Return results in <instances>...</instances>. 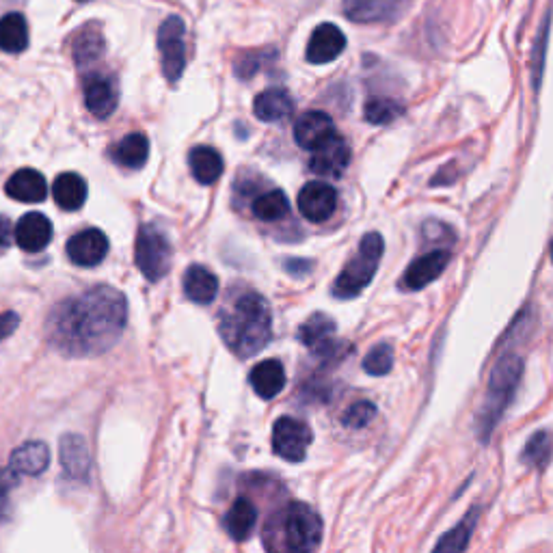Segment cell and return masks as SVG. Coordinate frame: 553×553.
I'll return each mask as SVG.
<instances>
[{
	"label": "cell",
	"instance_id": "cell-1",
	"mask_svg": "<svg viewBox=\"0 0 553 553\" xmlns=\"http://www.w3.org/2000/svg\"><path fill=\"white\" fill-rule=\"evenodd\" d=\"M126 320V296L111 286H93L52 307L46 337L67 357H96L119 342Z\"/></svg>",
	"mask_w": 553,
	"mask_h": 553
},
{
	"label": "cell",
	"instance_id": "cell-2",
	"mask_svg": "<svg viewBox=\"0 0 553 553\" xmlns=\"http://www.w3.org/2000/svg\"><path fill=\"white\" fill-rule=\"evenodd\" d=\"M273 314L268 301L255 290L229 294L219 314V333L225 346L240 359L258 355L271 340Z\"/></svg>",
	"mask_w": 553,
	"mask_h": 553
},
{
	"label": "cell",
	"instance_id": "cell-3",
	"mask_svg": "<svg viewBox=\"0 0 553 553\" xmlns=\"http://www.w3.org/2000/svg\"><path fill=\"white\" fill-rule=\"evenodd\" d=\"M322 541V519L303 502H290L266 521L268 553H314Z\"/></svg>",
	"mask_w": 553,
	"mask_h": 553
},
{
	"label": "cell",
	"instance_id": "cell-4",
	"mask_svg": "<svg viewBox=\"0 0 553 553\" xmlns=\"http://www.w3.org/2000/svg\"><path fill=\"white\" fill-rule=\"evenodd\" d=\"M521 376H523V359L519 355L508 353L497 359L489 376L487 396H484L482 409L476 417L482 443L489 441L497 422L502 420V415L506 413L508 404L521 383Z\"/></svg>",
	"mask_w": 553,
	"mask_h": 553
},
{
	"label": "cell",
	"instance_id": "cell-5",
	"mask_svg": "<svg viewBox=\"0 0 553 553\" xmlns=\"http://www.w3.org/2000/svg\"><path fill=\"white\" fill-rule=\"evenodd\" d=\"M385 251V240L381 234L370 232L361 238L357 255L350 260L340 277L333 283V294L337 299H355L370 286L376 275V268L381 264Z\"/></svg>",
	"mask_w": 553,
	"mask_h": 553
},
{
	"label": "cell",
	"instance_id": "cell-6",
	"mask_svg": "<svg viewBox=\"0 0 553 553\" xmlns=\"http://www.w3.org/2000/svg\"><path fill=\"white\" fill-rule=\"evenodd\" d=\"M173 249L163 229L156 225H141L134 247V260L147 281H160L171 268Z\"/></svg>",
	"mask_w": 553,
	"mask_h": 553
},
{
	"label": "cell",
	"instance_id": "cell-7",
	"mask_svg": "<svg viewBox=\"0 0 553 553\" xmlns=\"http://www.w3.org/2000/svg\"><path fill=\"white\" fill-rule=\"evenodd\" d=\"M186 26L182 18L171 16L158 29V50L163 74L169 83H178L186 70Z\"/></svg>",
	"mask_w": 553,
	"mask_h": 553
},
{
	"label": "cell",
	"instance_id": "cell-8",
	"mask_svg": "<svg viewBox=\"0 0 553 553\" xmlns=\"http://www.w3.org/2000/svg\"><path fill=\"white\" fill-rule=\"evenodd\" d=\"M312 441V428L296 417H279L273 426V450L288 463H301Z\"/></svg>",
	"mask_w": 553,
	"mask_h": 553
},
{
	"label": "cell",
	"instance_id": "cell-9",
	"mask_svg": "<svg viewBox=\"0 0 553 553\" xmlns=\"http://www.w3.org/2000/svg\"><path fill=\"white\" fill-rule=\"evenodd\" d=\"M335 320L327 314H312L303 325L299 327V340L305 344L314 355L318 357H331V359H342L346 357V350L342 353L340 346L346 342L333 340L335 333Z\"/></svg>",
	"mask_w": 553,
	"mask_h": 553
},
{
	"label": "cell",
	"instance_id": "cell-10",
	"mask_svg": "<svg viewBox=\"0 0 553 553\" xmlns=\"http://www.w3.org/2000/svg\"><path fill=\"white\" fill-rule=\"evenodd\" d=\"M411 0H342V13L357 24H385L398 20Z\"/></svg>",
	"mask_w": 553,
	"mask_h": 553
},
{
	"label": "cell",
	"instance_id": "cell-11",
	"mask_svg": "<svg viewBox=\"0 0 553 553\" xmlns=\"http://www.w3.org/2000/svg\"><path fill=\"white\" fill-rule=\"evenodd\" d=\"M348 165H350V147L337 132L329 141L316 147L312 152V158H309V169L318 173L320 178H342Z\"/></svg>",
	"mask_w": 553,
	"mask_h": 553
},
{
	"label": "cell",
	"instance_id": "cell-12",
	"mask_svg": "<svg viewBox=\"0 0 553 553\" xmlns=\"http://www.w3.org/2000/svg\"><path fill=\"white\" fill-rule=\"evenodd\" d=\"M337 208V193L327 182H307L299 193V210L309 223H325Z\"/></svg>",
	"mask_w": 553,
	"mask_h": 553
},
{
	"label": "cell",
	"instance_id": "cell-13",
	"mask_svg": "<svg viewBox=\"0 0 553 553\" xmlns=\"http://www.w3.org/2000/svg\"><path fill=\"white\" fill-rule=\"evenodd\" d=\"M450 260L452 255L445 249H435L422 255V258L413 260L400 279V288L407 292H417L426 288L428 283H433L445 271V266L450 264Z\"/></svg>",
	"mask_w": 553,
	"mask_h": 553
},
{
	"label": "cell",
	"instance_id": "cell-14",
	"mask_svg": "<svg viewBox=\"0 0 553 553\" xmlns=\"http://www.w3.org/2000/svg\"><path fill=\"white\" fill-rule=\"evenodd\" d=\"M65 251L67 258L76 266H98L106 258V253H109V238L96 227L83 229V232H78L67 240Z\"/></svg>",
	"mask_w": 553,
	"mask_h": 553
},
{
	"label": "cell",
	"instance_id": "cell-15",
	"mask_svg": "<svg viewBox=\"0 0 553 553\" xmlns=\"http://www.w3.org/2000/svg\"><path fill=\"white\" fill-rule=\"evenodd\" d=\"M346 50V37L335 24L325 22L314 29L307 42L305 57L312 65L333 63Z\"/></svg>",
	"mask_w": 553,
	"mask_h": 553
},
{
	"label": "cell",
	"instance_id": "cell-16",
	"mask_svg": "<svg viewBox=\"0 0 553 553\" xmlns=\"http://www.w3.org/2000/svg\"><path fill=\"white\" fill-rule=\"evenodd\" d=\"M335 134L333 119L322 111H307L294 124V141L303 150L314 152Z\"/></svg>",
	"mask_w": 553,
	"mask_h": 553
},
{
	"label": "cell",
	"instance_id": "cell-17",
	"mask_svg": "<svg viewBox=\"0 0 553 553\" xmlns=\"http://www.w3.org/2000/svg\"><path fill=\"white\" fill-rule=\"evenodd\" d=\"M13 240L26 253L44 251L52 240V223L39 212H29L13 227Z\"/></svg>",
	"mask_w": 553,
	"mask_h": 553
},
{
	"label": "cell",
	"instance_id": "cell-18",
	"mask_svg": "<svg viewBox=\"0 0 553 553\" xmlns=\"http://www.w3.org/2000/svg\"><path fill=\"white\" fill-rule=\"evenodd\" d=\"M59 463L67 478L85 480L91 469V456L85 437H80L76 433L63 435L59 443Z\"/></svg>",
	"mask_w": 553,
	"mask_h": 553
},
{
	"label": "cell",
	"instance_id": "cell-19",
	"mask_svg": "<svg viewBox=\"0 0 553 553\" xmlns=\"http://www.w3.org/2000/svg\"><path fill=\"white\" fill-rule=\"evenodd\" d=\"M83 93H85L87 111L93 117L106 119L117 109V89L111 78H106L102 74H91L85 80Z\"/></svg>",
	"mask_w": 553,
	"mask_h": 553
},
{
	"label": "cell",
	"instance_id": "cell-20",
	"mask_svg": "<svg viewBox=\"0 0 553 553\" xmlns=\"http://www.w3.org/2000/svg\"><path fill=\"white\" fill-rule=\"evenodd\" d=\"M5 191L11 199L22 201V204H42L48 195V182L35 169H20L7 180Z\"/></svg>",
	"mask_w": 553,
	"mask_h": 553
},
{
	"label": "cell",
	"instance_id": "cell-21",
	"mask_svg": "<svg viewBox=\"0 0 553 553\" xmlns=\"http://www.w3.org/2000/svg\"><path fill=\"white\" fill-rule=\"evenodd\" d=\"M253 113L260 121H266V124H281V121L292 117L294 100L290 93L281 87L266 89L255 96Z\"/></svg>",
	"mask_w": 553,
	"mask_h": 553
},
{
	"label": "cell",
	"instance_id": "cell-22",
	"mask_svg": "<svg viewBox=\"0 0 553 553\" xmlns=\"http://www.w3.org/2000/svg\"><path fill=\"white\" fill-rule=\"evenodd\" d=\"M50 465V450L42 441H26L20 448L13 450L9 467L18 476H39Z\"/></svg>",
	"mask_w": 553,
	"mask_h": 553
},
{
	"label": "cell",
	"instance_id": "cell-23",
	"mask_svg": "<svg viewBox=\"0 0 553 553\" xmlns=\"http://www.w3.org/2000/svg\"><path fill=\"white\" fill-rule=\"evenodd\" d=\"M184 294L197 305H208L217 299L219 279L206 266H188L184 273Z\"/></svg>",
	"mask_w": 553,
	"mask_h": 553
},
{
	"label": "cell",
	"instance_id": "cell-24",
	"mask_svg": "<svg viewBox=\"0 0 553 553\" xmlns=\"http://www.w3.org/2000/svg\"><path fill=\"white\" fill-rule=\"evenodd\" d=\"M249 383L255 389V394L264 400H273L286 387V372H283L281 361L266 359L260 361L249 374Z\"/></svg>",
	"mask_w": 553,
	"mask_h": 553
},
{
	"label": "cell",
	"instance_id": "cell-25",
	"mask_svg": "<svg viewBox=\"0 0 553 553\" xmlns=\"http://www.w3.org/2000/svg\"><path fill=\"white\" fill-rule=\"evenodd\" d=\"M188 165H191L193 178L204 186H210L217 182L225 169L223 156L210 145L193 147L191 154H188Z\"/></svg>",
	"mask_w": 553,
	"mask_h": 553
},
{
	"label": "cell",
	"instance_id": "cell-26",
	"mask_svg": "<svg viewBox=\"0 0 553 553\" xmlns=\"http://www.w3.org/2000/svg\"><path fill=\"white\" fill-rule=\"evenodd\" d=\"M111 156L124 169H141L150 156V141L143 132H130L111 147Z\"/></svg>",
	"mask_w": 553,
	"mask_h": 553
},
{
	"label": "cell",
	"instance_id": "cell-27",
	"mask_svg": "<svg viewBox=\"0 0 553 553\" xmlns=\"http://www.w3.org/2000/svg\"><path fill=\"white\" fill-rule=\"evenodd\" d=\"M52 197L61 210H80L87 201V184L78 173H61L52 184Z\"/></svg>",
	"mask_w": 553,
	"mask_h": 553
},
{
	"label": "cell",
	"instance_id": "cell-28",
	"mask_svg": "<svg viewBox=\"0 0 553 553\" xmlns=\"http://www.w3.org/2000/svg\"><path fill=\"white\" fill-rule=\"evenodd\" d=\"M255 521H258V510H255V506L247 497H238L225 515V530L234 538V541L242 543L251 536Z\"/></svg>",
	"mask_w": 553,
	"mask_h": 553
},
{
	"label": "cell",
	"instance_id": "cell-29",
	"mask_svg": "<svg viewBox=\"0 0 553 553\" xmlns=\"http://www.w3.org/2000/svg\"><path fill=\"white\" fill-rule=\"evenodd\" d=\"M478 508H471L467 515L463 517V521H458L450 532H445L439 543L435 545L433 553H465V549L469 547L471 536L476 532V523H478Z\"/></svg>",
	"mask_w": 553,
	"mask_h": 553
},
{
	"label": "cell",
	"instance_id": "cell-30",
	"mask_svg": "<svg viewBox=\"0 0 553 553\" xmlns=\"http://www.w3.org/2000/svg\"><path fill=\"white\" fill-rule=\"evenodd\" d=\"M29 46V24L22 13H7L0 18V50L9 55H18Z\"/></svg>",
	"mask_w": 553,
	"mask_h": 553
},
{
	"label": "cell",
	"instance_id": "cell-31",
	"mask_svg": "<svg viewBox=\"0 0 553 553\" xmlns=\"http://www.w3.org/2000/svg\"><path fill=\"white\" fill-rule=\"evenodd\" d=\"M104 46H106L104 37L98 26L96 24L85 26V29L74 37V44H72V55L76 65L87 67L91 63H96L104 55Z\"/></svg>",
	"mask_w": 553,
	"mask_h": 553
},
{
	"label": "cell",
	"instance_id": "cell-32",
	"mask_svg": "<svg viewBox=\"0 0 553 553\" xmlns=\"http://www.w3.org/2000/svg\"><path fill=\"white\" fill-rule=\"evenodd\" d=\"M251 212L255 219H260L264 223H277L281 219H286L290 214V204L288 197L283 195L281 191H266L262 195H258L253 199L251 204Z\"/></svg>",
	"mask_w": 553,
	"mask_h": 553
},
{
	"label": "cell",
	"instance_id": "cell-33",
	"mask_svg": "<svg viewBox=\"0 0 553 553\" xmlns=\"http://www.w3.org/2000/svg\"><path fill=\"white\" fill-rule=\"evenodd\" d=\"M553 456V435L549 430H538L523 448V463L532 469H545Z\"/></svg>",
	"mask_w": 553,
	"mask_h": 553
},
{
	"label": "cell",
	"instance_id": "cell-34",
	"mask_svg": "<svg viewBox=\"0 0 553 553\" xmlns=\"http://www.w3.org/2000/svg\"><path fill=\"white\" fill-rule=\"evenodd\" d=\"M402 113H404V106L389 98H372L366 104V109H363L366 121L372 126H387L391 121H396Z\"/></svg>",
	"mask_w": 553,
	"mask_h": 553
},
{
	"label": "cell",
	"instance_id": "cell-35",
	"mask_svg": "<svg viewBox=\"0 0 553 553\" xmlns=\"http://www.w3.org/2000/svg\"><path fill=\"white\" fill-rule=\"evenodd\" d=\"M277 52L275 50H253V52H245V55H240L234 63V72L238 78L247 80L253 78L260 70H264V65L275 59Z\"/></svg>",
	"mask_w": 553,
	"mask_h": 553
},
{
	"label": "cell",
	"instance_id": "cell-36",
	"mask_svg": "<svg viewBox=\"0 0 553 553\" xmlns=\"http://www.w3.org/2000/svg\"><path fill=\"white\" fill-rule=\"evenodd\" d=\"M394 368V348L389 344H376L363 359V370L372 376H385Z\"/></svg>",
	"mask_w": 553,
	"mask_h": 553
},
{
	"label": "cell",
	"instance_id": "cell-37",
	"mask_svg": "<svg viewBox=\"0 0 553 553\" xmlns=\"http://www.w3.org/2000/svg\"><path fill=\"white\" fill-rule=\"evenodd\" d=\"M547 39H549V18L543 22V29L536 37L534 44V55H532V85L538 91L541 89V78H543V67H545V57H547Z\"/></svg>",
	"mask_w": 553,
	"mask_h": 553
},
{
	"label": "cell",
	"instance_id": "cell-38",
	"mask_svg": "<svg viewBox=\"0 0 553 553\" xmlns=\"http://www.w3.org/2000/svg\"><path fill=\"white\" fill-rule=\"evenodd\" d=\"M376 409H374V404L368 402V400H359L355 402L353 407H348V411L342 415V424L346 428H366L370 422H372V417H374Z\"/></svg>",
	"mask_w": 553,
	"mask_h": 553
},
{
	"label": "cell",
	"instance_id": "cell-39",
	"mask_svg": "<svg viewBox=\"0 0 553 553\" xmlns=\"http://www.w3.org/2000/svg\"><path fill=\"white\" fill-rule=\"evenodd\" d=\"M18 474L11 467L0 469V521L9 515V499L11 491L18 484Z\"/></svg>",
	"mask_w": 553,
	"mask_h": 553
},
{
	"label": "cell",
	"instance_id": "cell-40",
	"mask_svg": "<svg viewBox=\"0 0 553 553\" xmlns=\"http://www.w3.org/2000/svg\"><path fill=\"white\" fill-rule=\"evenodd\" d=\"M18 325H20V316L16 312L0 314V342H5L7 337L18 329Z\"/></svg>",
	"mask_w": 553,
	"mask_h": 553
},
{
	"label": "cell",
	"instance_id": "cell-41",
	"mask_svg": "<svg viewBox=\"0 0 553 553\" xmlns=\"http://www.w3.org/2000/svg\"><path fill=\"white\" fill-rule=\"evenodd\" d=\"M13 242V227L11 221L7 217L0 214V255H3Z\"/></svg>",
	"mask_w": 553,
	"mask_h": 553
},
{
	"label": "cell",
	"instance_id": "cell-42",
	"mask_svg": "<svg viewBox=\"0 0 553 553\" xmlns=\"http://www.w3.org/2000/svg\"><path fill=\"white\" fill-rule=\"evenodd\" d=\"M286 271L294 277H303L307 273H312V262H305V260H288L286 262Z\"/></svg>",
	"mask_w": 553,
	"mask_h": 553
},
{
	"label": "cell",
	"instance_id": "cell-43",
	"mask_svg": "<svg viewBox=\"0 0 553 553\" xmlns=\"http://www.w3.org/2000/svg\"><path fill=\"white\" fill-rule=\"evenodd\" d=\"M551 260H553V242H551Z\"/></svg>",
	"mask_w": 553,
	"mask_h": 553
},
{
	"label": "cell",
	"instance_id": "cell-44",
	"mask_svg": "<svg viewBox=\"0 0 553 553\" xmlns=\"http://www.w3.org/2000/svg\"><path fill=\"white\" fill-rule=\"evenodd\" d=\"M80 3H83V0H80Z\"/></svg>",
	"mask_w": 553,
	"mask_h": 553
}]
</instances>
